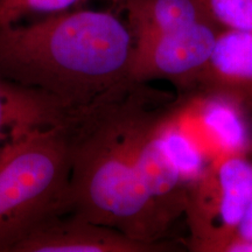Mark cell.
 Masks as SVG:
<instances>
[{
  "label": "cell",
  "instance_id": "cell-1",
  "mask_svg": "<svg viewBox=\"0 0 252 252\" xmlns=\"http://www.w3.org/2000/svg\"><path fill=\"white\" fill-rule=\"evenodd\" d=\"M156 88L130 81L70 113L69 212L147 243L166 242L171 229L141 180L135 138L141 110Z\"/></svg>",
  "mask_w": 252,
  "mask_h": 252
},
{
  "label": "cell",
  "instance_id": "cell-2",
  "mask_svg": "<svg viewBox=\"0 0 252 252\" xmlns=\"http://www.w3.org/2000/svg\"><path fill=\"white\" fill-rule=\"evenodd\" d=\"M134 37L111 11L75 9L0 26V77L46 94L69 111L132 81Z\"/></svg>",
  "mask_w": 252,
  "mask_h": 252
},
{
  "label": "cell",
  "instance_id": "cell-3",
  "mask_svg": "<svg viewBox=\"0 0 252 252\" xmlns=\"http://www.w3.org/2000/svg\"><path fill=\"white\" fill-rule=\"evenodd\" d=\"M70 147L64 125L39 126L0 150V252H14L50 217L69 212Z\"/></svg>",
  "mask_w": 252,
  "mask_h": 252
},
{
  "label": "cell",
  "instance_id": "cell-4",
  "mask_svg": "<svg viewBox=\"0 0 252 252\" xmlns=\"http://www.w3.org/2000/svg\"><path fill=\"white\" fill-rule=\"evenodd\" d=\"M252 197V159L225 157L212 161L187 191L184 215L189 250L225 252Z\"/></svg>",
  "mask_w": 252,
  "mask_h": 252
},
{
  "label": "cell",
  "instance_id": "cell-5",
  "mask_svg": "<svg viewBox=\"0 0 252 252\" xmlns=\"http://www.w3.org/2000/svg\"><path fill=\"white\" fill-rule=\"evenodd\" d=\"M166 118L208 163L252 154V117L224 97L198 91L180 94L167 105Z\"/></svg>",
  "mask_w": 252,
  "mask_h": 252
},
{
  "label": "cell",
  "instance_id": "cell-6",
  "mask_svg": "<svg viewBox=\"0 0 252 252\" xmlns=\"http://www.w3.org/2000/svg\"><path fill=\"white\" fill-rule=\"evenodd\" d=\"M220 30L214 21H202L181 30L137 37L131 80L141 83L165 80L180 94L187 93L209 59Z\"/></svg>",
  "mask_w": 252,
  "mask_h": 252
},
{
  "label": "cell",
  "instance_id": "cell-7",
  "mask_svg": "<svg viewBox=\"0 0 252 252\" xmlns=\"http://www.w3.org/2000/svg\"><path fill=\"white\" fill-rule=\"evenodd\" d=\"M173 94L159 89L141 110L135 138L138 169L150 197L169 229L184 215L188 185L163 146L158 131V119Z\"/></svg>",
  "mask_w": 252,
  "mask_h": 252
},
{
  "label": "cell",
  "instance_id": "cell-8",
  "mask_svg": "<svg viewBox=\"0 0 252 252\" xmlns=\"http://www.w3.org/2000/svg\"><path fill=\"white\" fill-rule=\"evenodd\" d=\"M168 242L147 243L111 226L65 213L53 216L34 229L14 252H169Z\"/></svg>",
  "mask_w": 252,
  "mask_h": 252
},
{
  "label": "cell",
  "instance_id": "cell-9",
  "mask_svg": "<svg viewBox=\"0 0 252 252\" xmlns=\"http://www.w3.org/2000/svg\"><path fill=\"white\" fill-rule=\"evenodd\" d=\"M191 91L228 98L252 117V33L220 30L209 59L187 93Z\"/></svg>",
  "mask_w": 252,
  "mask_h": 252
},
{
  "label": "cell",
  "instance_id": "cell-10",
  "mask_svg": "<svg viewBox=\"0 0 252 252\" xmlns=\"http://www.w3.org/2000/svg\"><path fill=\"white\" fill-rule=\"evenodd\" d=\"M69 113L46 94L0 77V150L32 128L63 124Z\"/></svg>",
  "mask_w": 252,
  "mask_h": 252
},
{
  "label": "cell",
  "instance_id": "cell-11",
  "mask_svg": "<svg viewBox=\"0 0 252 252\" xmlns=\"http://www.w3.org/2000/svg\"><path fill=\"white\" fill-rule=\"evenodd\" d=\"M122 9L134 39L214 21L203 0H124Z\"/></svg>",
  "mask_w": 252,
  "mask_h": 252
},
{
  "label": "cell",
  "instance_id": "cell-12",
  "mask_svg": "<svg viewBox=\"0 0 252 252\" xmlns=\"http://www.w3.org/2000/svg\"><path fill=\"white\" fill-rule=\"evenodd\" d=\"M87 0H0V26L18 23L31 14H55L68 11ZM122 8L124 0H111Z\"/></svg>",
  "mask_w": 252,
  "mask_h": 252
},
{
  "label": "cell",
  "instance_id": "cell-13",
  "mask_svg": "<svg viewBox=\"0 0 252 252\" xmlns=\"http://www.w3.org/2000/svg\"><path fill=\"white\" fill-rule=\"evenodd\" d=\"M208 13L222 30L252 33V0H203Z\"/></svg>",
  "mask_w": 252,
  "mask_h": 252
},
{
  "label": "cell",
  "instance_id": "cell-14",
  "mask_svg": "<svg viewBox=\"0 0 252 252\" xmlns=\"http://www.w3.org/2000/svg\"><path fill=\"white\" fill-rule=\"evenodd\" d=\"M225 252H252V197L237 234L226 247Z\"/></svg>",
  "mask_w": 252,
  "mask_h": 252
}]
</instances>
